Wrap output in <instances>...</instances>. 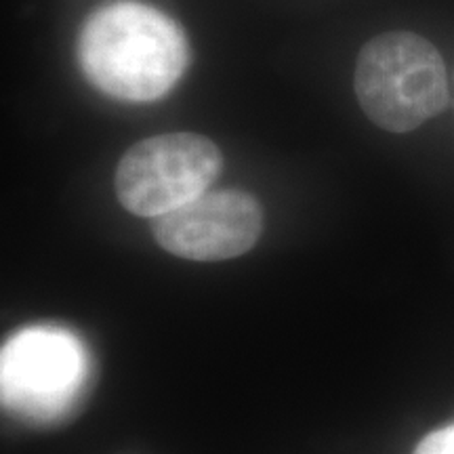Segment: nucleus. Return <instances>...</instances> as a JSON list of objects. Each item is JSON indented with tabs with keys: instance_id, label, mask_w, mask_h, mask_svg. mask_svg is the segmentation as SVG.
<instances>
[{
	"instance_id": "1",
	"label": "nucleus",
	"mask_w": 454,
	"mask_h": 454,
	"mask_svg": "<svg viewBox=\"0 0 454 454\" xmlns=\"http://www.w3.org/2000/svg\"><path fill=\"white\" fill-rule=\"evenodd\" d=\"M76 55L87 81L107 98L150 104L177 84L190 44L167 13L137 0H116L89 15Z\"/></svg>"
},
{
	"instance_id": "2",
	"label": "nucleus",
	"mask_w": 454,
	"mask_h": 454,
	"mask_svg": "<svg viewBox=\"0 0 454 454\" xmlns=\"http://www.w3.org/2000/svg\"><path fill=\"white\" fill-rule=\"evenodd\" d=\"M354 87L366 116L389 133H411L448 106L444 59L412 32L368 41L357 55Z\"/></svg>"
},
{
	"instance_id": "3",
	"label": "nucleus",
	"mask_w": 454,
	"mask_h": 454,
	"mask_svg": "<svg viewBox=\"0 0 454 454\" xmlns=\"http://www.w3.org/2000/svg\"><path fill=\"white\" fill-rule=\"evenodd\" d=\"M223 156L198 133H164L124 152L114 175L118 200L137 217L158 219L202 196L219 177Z\"/></svg>"
},
{
	"instance_id": "4",
	"label": "nucleus",
	"mask_w": 454,
	"mask_h": 454,
	"mask_svg": "<svg viewBox=\"0 0 454 454\" xmlns=\"http://www.w3.org/2000/svg\"><path fill=\"white\" fill-rule=\"evenodd\" d=\"M3 400L30 419H57L74 406L89 377V356L72 333L32 326L3 349Z\"/></svg>"
},
{
	"instance_id": "5",
	"label": "nucleus",
	"mask_w": 454,
	"mask_h": 454,
	"mask_svg": "<svg viewBox=\"0 0 454 454\" xmlns=\"http://www.w3.org/2000/svg\"><path fill=\"white\" fill-rule=\"evenodd\" d=\"M164 251L187 261H227L248 253L263 231V208L240 190L204 192L173 213L154 219Z\"/></svg>"
},
{
	"instance_id": "6",
	"label": "nucleus",
	"mask_w": 454,
	"mask_h": 454,
	"mask_svg": "<svg viewBox=\"0 0 454 454\" xmlns=\"http://www.w3.org/2000/svg\"><path fill=\"white\" fill-rule=\"evenodd\" d=\"M414 454H454V425L434 431L423 438Z\"/></svg>"
}]
</instances>
